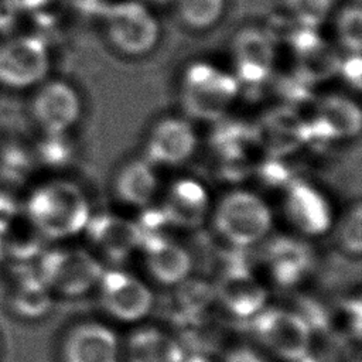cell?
I'll return each instance as SVG.
<instances>
[{"instance_id": "29", "label": "cell", "mask_w": 362, "mask_h": 362, "mask_svg": "<svg viewBox=\"0 0 362 362\" xmlns=\"http://www.w3.org/2000/svg\"><path fill=\"white\" fill-rule=\"evenodd\" d=\"M339 72L344 74L345 79L354 86H361V78H362V62L359 54H351V57L346 61H341Z\"/></svg>"}, {"instance_id": "18", "label": "cell", "mask_w": 362, "mask_h": 362, "mask_svg": "<svg viewBox=\"0 0 362 362\" xmlns=\"http://www.w3.org/2000/svg\"><path fill=\"white\" fill-rule=\"evenodd\" d=\"M181 342L157 327H137L122 341L123 362H185Z\"/></svg>"}, {"instance_id": "17", "label": "cell", "mask_w": 362, "mask_h": 362, "mask_svg": "<svg viewBox=\"0 0 362 362\" xmlns=\"http://www.w3.org/2000/svg\"><path fill=\"white\" fill-rule=\"evenodd\" d=\"M311 249L301 239L276 238L267 243L263 262L270 280L281 287L288 288L301 283L313 269Z\"/></svg>"}, {"instance_id": "7", "label": "cell", "mask_w": 362, "mask_h": 362, "mask_svg": "<svg viewBox=\"0 0 362 362\" xmlns=\"http://www.w3.org/2000/svg\"><path fill=\"white\" fill-rule=\"evenodd\" d=\"M106 35L122 54L137 57L150 52L158 38L160 25L153 13L134 0L120 1L105 11Z\"/></svg>"}, {"instance_id": "21", "label": "cell", "mask_w": 362, "mask_h": 362, "mask_svg": "<svg viewBox=\"0 0 362 362\" xmlns=\"http://www.w3.org/2000/svg\"><path fill=\"white\" fill-rule=\"evenodd\" d=\"M55 297L35 270L17 276L6 291V305L14 318L34 322L42 320L52 308Z\"/></svg>"}, {"instance_id": "25", "label": "cell", "mask_w": 362, "mask_h": 362, "mask_svg": "<svg viewBox=\"0 0 362 362\" xmlns=\"http://www.w3.org/2000/svg\"><path fill=\"white\" fill-rule=\"evenodd\" d=\"M225 6L226 0H177L180 18L194 30H206L216 24Z\"/></svg>"}, {"instance_id": "8", "label": "cell", "mask_w": 362, "mask_h": 362, "mask_svg": "<svg viewBox=\"0 0 362 362\" xmlns=\"http://www.w3.org/2000/svg\"><path fill=\"white\" fill-rule=\"evenodd\" d=\"M58 352L61 362H123L117 334L93 320L72 324L64 332Z\"/></svg>"}, {"instance_id": "26", "label": "cell", "mask_w": 362, "mask_h": 362, "mask_svg": "<svg viewBox=\"0 0 362 362\" xmlns=\"http://www.w3.org/2000/svg\"><path fill=\"white\" fill-rule=\"evenodd\" d=\"M335 33L339 44L351 54L362 49V11L359 4H351L341 10L335 21Z\"/></svg>"}, {"instance_id": "12", "label": "cell", "mask_w": 362, "mask_h": 362, "mask_svg": "<svg viewBox=\"0 0 362 362\" xmlns=\"http://www.w3.org/2000/svg\"><path fill=\"white\" fill-rule=\"evenodd\" d=\"M83 232L90 246L115 263L130 257L140 247L144 235L140 223L106 212L92 215Z\"/></svg>"}, {"instance_id": "19", "label": "cell", "mask_w": 362, "mask_h": 362, "mask_svg": "<svg viewBox=\"0 0 362 362\" xmlns=\"http://www.w3.org/2000/svg\"><path fill=\"white\" fill-rule=\"evenodd\" d=\"M236 79L259 83L272 72L274 48L272 38L256 28L242 30L233 40Z\"/></svg>"}, {"instance_id": "4", "label": "cell", "mask_w": 362, "mask_h": 362, "mask_svg": "<svg viewBox=\"0 0 362 362\" xmlns=\"http://www.w3.org/2000/svg\"><path fill=\"white\" fill-rule=\"evenodd\" d=\"M238 92L235 75L208 62H194L182 75L180 100L191 117L218 120L233 105Z\"/></svg>"}, {"instance_id": "9", "label": "cell", "mask_w": 362, "mask_h": 362, "mask_svg": "<svg viewBox=\"0 0 362 362\" xmlns=\"http://www.w3.org/2000/svg\"><path fill=\"white\" fill-rule=\"evenodd\" d=\"M215 301L238 320H252L267 305L266 286L250 269L242 264H230L222 270L215 287Z\"/></svg>"}, {"instance_id": "22", "label": "cell", "mask_w": 362, "mask_h": 362, "mask_svg": "<svg viewBox=\"0 0 362 362\" xmlns=\"http://www.w3.org/2000/svg\"><path fill=\"white\" fill-rule=\"evenodd\" d=\"M158 191V178L154 165L147 158L126 163L115 178V194L126 205L146 208Z\"/></svg>"}, {"instance_id": "13", "label": "cell", "mask_w": 362, "mask_h": 362, "mask_svg": "<svg viewBox=\"0 0 362 362\" xmlns=\"http://www.w3.org/2000/svg\"><path fill=\"white\" fill-rule=\"evenodd\" d=\"M139 250L147 273L161 286L175 287L191 276L192 256L171 238L144 230Z\"/></svg>"}, {"instance_id": "11", "label": "cell", "mask_w": 362, "mask_h": 362, "mask_svg": "<svg viewBox=\"0 0 362 362\" xmlns=\"http://www.w3.org/2000/svg\"><path fill=\"white\" fill-rule=\"evenodd\" d=\"M284 214L296 232L305 238L325 235L334 222L327 197L304 181H294L286 189Z\"/></svg>"}, {"instance_id": "32", "label": "cell", "mask_w": 362, "mask_h": 362, "mask_svg": "<svg viewBox=\"0 0 362 362\" xmlns=\"http://www.w3.org/2000/svg\"><path fill=\"white\" fill-rule=\"evenodd\" d=\"M151 1H156V3H163V1H167V0H151Z\"/></svg>"}, {"instance_id": "28", "label": "cell", "mask_w": 362, "mask_h": 362, "mask_svg": "<svg viewBox=\"0 0 362 362\" xmlns=\"http://www.w3.org/2000/svg\"><path fill=\"white\" fill-rule=\"evenodd\" d=\"M338 246L349 256L359 257L362 250V208L355 202L338 225Z\"/></svg>"}, {"instance_id": "30", "label": "cell", "mask_w": 362, "mask_h": 362, "mask_svg": "<svg viewBox=\"0 0 362 362\" xmlns=\"http://www.w3.org/2000/svg\"><path fill=\"white\" fill-rule=\"evenodd\" d=\"M222 362H266V361L256 349L239 345L229 349L225 354Z\"/></svg>"}, {"instance_id": "31", "label": "cell", "mask_w": 362, "mask_h": 362, "mask_svg": "<svg viewBox=\"0 0 362 362\" xmlns=\"http://www.w3.org/2000/svg\"><path fill=\"white\" fill-rule=\"evenodd\" d=\"M16 214H17V208L14 202L6 195L0 194V230L14 221Z\"/></svg>"}, {"instance_id": "14", "label": "cell", "mask_w": 362, "mask_h": 362, "mask_svg": "<svg viewBox=\"0 0 362 362\" xmlns=\"http://www.w3.org/2000/svg\"><path fill=\"white\" fill-rule=\"evenodd\" d=\"M33 117L48 134L59 136L71 129L81 113V98L66 82L45 83L34 96Z\"/></svg>"}, {"instance_id": "10", "label": "cell", "mask_w": 362, "mask_h": 362, "mask_svg": "<svg viewBox=\"0 0 362 362\" xmlns=\"http://www.w3.org/2000/svg\"><path fill=\"white\" fill-rule=\"evenodd\" d=\"M45 44L35 37H18L0 45V82L25 88L40 82L48 72Z\"/></svg>"}, {"instance_id": "2", "label": "cell", "mask_w": 362, "mask_h": 362, "mask_svg": "<svg viewBox=\"0 0 362 362\" xmlns=\"http://www.w3.org/2000/svg\"><path fill=\"white\" fill-rule=\"evenodd\" d=\"M34 270L54 297L78 298L96 287L105 269L88 249L55 245L42 249Z\"/></svg>"}, {"instance_id": "3", "label": "cell", "mask_w": 362, "mask_h": 362, "mask_svg": "<svg viewBox=\"0 0 362 362\" xmlns=\"http://www.w3.org/2000/svg\"><path fill=\"white\" fill-rule=\"evenodd\" d=\"M212 221L219 236L238 249L263 242L273 225L267 202L247 189H235L223 195L212 212Z\"/></svg>"}, {"instance_id": "20", "label": "cell", "mask_w": 362, "mask_h": 362, "mask_svg": "<svg viewBox=\"0 0 362 362\" xmlns=\"http://www.w3.org/2000/svg\"><path fill=\"white\" fill-rule=\"evenodd\" d=\"M362 124L356 102L344 95H328L317 105L311 132L328 140L352 139L359 134Z\"/></svg>"}, {"instance_id": "6", "label": "cell", "mask_w": 362, "mask_h": 362, "mask_svg": "<svg viewBox=\"0 0 362 362\" xmlns=\"http://www.w3.org/2000/svg\"><path fill=\"white\" fill-rule=\"evenodd\" d=\"M95 288L102 310L119 322H140L154 307L151 288L123 269H105Z\"/></svg>"}, {"instance_id": "5", "label": "cell", "mask_w": 362, "mask_h": 362, "mask_svg": "<svg viewBox=\"0 0 362 362\" xmlns=\"http://www.w3.org/2000/svg\"><path fill=\"white\" fill-rule=\"evenodd\" d=\"M250 321V329L262 348L284 362H301L313 348V327L293 310L264 307Z\"/></svg>"}, {"instance_id": "23", "label": "cell", "mask_w": 362, "mask_h": 362, "mask_svg": "<svg viewBox=\"0 0 362 362\" xmlns=\"http://www.w3.org/2000/svg\"><path fill=\"white\" fill-rule=\"evenodd\" d=\"M315 31L317 30L301 28L294 38V52L301 75L307 79L320 81L338 72L341 59Z\"/></svg>"}, {"instance_id": "24", "label": "cell", "mask_w": 362, "mask_h": 362, "mask_svg": "<svg viewBox=\"0 0 362 362\" xmlns=\"http://www.w3.org/2000/svg\"><path fill=\"white\" fill-rule=\"evenodd\" d=\"M307 127L290 110L283 109L270 113L264 119V127L259 136L263 137L264 144L274 153H287L296 148L304 140Z\"/></svg>"}, {"instance_id": "16", "label": "cell", "mask_w": 362, "mask_h": 362, "mask_svg": "<svg viewBox=\"0 0 362 362\" xmlns=\"http://www.w3.org/2000/svg\"><path fill=\"white\" fill-rule=\"evenodd\" d=\"M197 143V133L188 120L165 117L156 123L147 137L146 158L153 165H178L194 154Z\"/></svg>"}, {"instance_id": "27", "label": "cell", "mask_w": 362, "mask_h": 362, "mask_svg": "<svg viewBox=\"0 0 362 362\" xmlns=\"http://www.w3.org/2000/svg\"><path fill=\"white\" fill-rule=\"evenodd\" d=\"M284 6L301 28L317 30L328 18L332 0H284Z\"/></svg>"}, {"instance_id": "1", "label": "cell", "mask_w": 362, "mask_h": 362, "mask_svg": "<svg viewBox=\"0 0 362 362\" xmlns=\"http://www.w3.org/2000/svg\"><path fill=\"white\" fill-rule=\"evenodd\" d=\"M24 216L44 240L64 242L85 230L92 212L85 192L75 182L55 180L30 194Z\"/></svg>"}, {"instance_id": "15", "label": "cell", "mask_w": 362, "mask_h": 362, "mask_svg": "<svg viewBox=\"0 0 362 362\" xmlns=\"http://www.w3.org/2000/svg\"><path fill=\"white\" fill-rule=\"evenodd\" d=\"M164 223L184 230L202 226L211 214L208 189L194 178H181L165 192L160 211Z\"/></svg>"}]
</instances>
